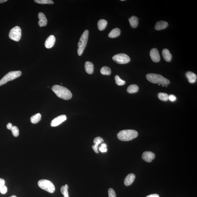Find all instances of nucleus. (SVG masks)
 <instances>
[{
  "mask_svg": "<svg viewBox=\"0 0 197 197\" xmlns=\"http://www.w3.org/2000/svg\"><path fill=\"white\" fill-rule=\"evenodd\" d=\"M52 90L58 97L63 99L68 100L72 98V95L67 88L61 85H56L52 87Z\"/></svg>",
  "mask_w": 197,
  "mask_h": 197,
  "instance_id": "1",
  "label": "nucleus"
},
{
  "mask_svg": "<svg viewBox=\"0 0 197 197\" xmlns=\"http://www.w3.org/2000/svg\"><path fill=\"white\" fill-rule=\"evenodd\" d=\"M138 136V132L134 130H122L117 134V137L118 139L124 141L133 140L137 138Z\"/></svg>",
  "mask_w": 197,
  "mask_h": 197,
  "instance_id": "2",
  "label": "nucleus"
},
{
  "mask_svg": "<svg viewBox=\"0 0 197 197\" xmlns=\"http://www.w3.org/2000/svg\"><path fill=\"white\" fill-rule=\"evenodd\" d=\"M146 77L148 81L154 84L167 85L170 83L168 79L159 74H149L146 75Z\"/></svg>",
  "mask_w": 197,
  "mask_h": 197,
  "instance_id": "3",
  "label": "nucleus"
},
{
  "mask_svg": "<svg viewBox=\"0 0 197 197\" xmlns=\"http://www.w3.org/2000/svg\"><path fill=\"white\" fill-rule=\"evenodd\" d=\"M88 30H86L85 31L81 37L78 43V48L77 49V53L79 56H81L83 54L88 41Z\"/></svg>",
  "mask_w": 197,
  "mask_h": 197,
  "instance_id": "4",
  "label": "nucleus"
},
{
  "mask_svg": "<svg viewBox=\"0 0 197 197\" xmlns=\"http://www.w3.org/2000/svg\"><path fill=\"white\" fill-rule=\"evenodd\" d=\"M22 75L21 71H14L9 72L0 80V86L10 81L18 78Z\"/></svg>",
  "mask_w": 197,
  "mask_h": 197,
  "instance_id": "5",
  "label": "nucleus"
},
{
  "mask_svg": "<svg viewBox=\"0 0 197 197\" xmlns=\"http://www.w3.org/2000/svg\"><path fill=\"white\" fill-rule=\"evenodd\" d=\"M38 186L42 189L46 190L48 193H53L55 190V187L52 182L47 180H41L38 182Z\"/></svg>",
  "mask_w": 197,
  "mask_h": 197,
  "instance_id": "6",
  "label": "nucleus"
},
{
  "mask_svg": "<svg viewBox=\"0 0 197 197\" xmlns=\"http://www.w3.org/2000/svg\"><path fill=\"white\" fill-rule=\"evenodd\" d=\"M22 35V31L20 27L16 26L12 28L10 31L9 37L15 41H19Z\"/></svg>",
  "mask_w": 197,
  "mask_h": 197,
  "instance_id": "7",
  "label": "nucleus"
},
{
  "mask_svg": "<svg viewBox=\"0 0 197 197\" xmlns=\"http://www.w3.org/2000/svg\"><path fill=\"white\" fill-rule=\"evenodd\" d=\"M112 59L117 64H121L128 63L130 61V57L124 53L115 55L112 57Z\"/></svg>",
  "mask_w": 197,
  "mask_h": 197,
  "instance_id": "8",
  "label": "nucleus"
},
{
  "mask_svg": "<svg viewBox=\"0 0 197 197\" xmlns=\"http://www.w3.org/2000/svg\"><path fill=\"white\" fill-rule=\"evenodd\" d=\"M67 116L65 115L58 116L51 121V127L57 126L67 120Z\"/></svg>",
  "mask_w": 197,
  "mask_h": 197,
  "instance_id": "9",
  "label": "nucleus"
},
{
  "mask_svg": "<svg viewBox=\"0 0 197 197\" xmlns=\"http://www.w3.org/2000/svg\"><path fill=\"white\" fill-rule=\"evenodd\" d=\"M150 56L152 60L155 62H159L160 60V57L159 51L156 48L151 49L150 53Z\"/></svg>",
  "mask_w": 197,
  "mask_h": 197,
  "instance_id": "10",
  "label": "nucleus"
},
{
  "mask_svg": "<svg viewBox=\"0 0 197 197\" xmlns=\"http://www.w3.org/2000/svg\"><path fill=\"white\" fill-rule=\"evenodd\" d=\"M155 157L154 153L151 151H145L143 153L142 155V158L147 162H150L152 161Z\"/></svg>",
  "mask_w": 197,
  "mask_h": 197,
  "instance_id": "11",
  "label": "nucleus"
},
{
  "mask_svg": "<svg viewBox=\"0 0 197 197\" xmlns=\"http://www.w3.org/2000/svg\"><path fill=\"white\" fill-rule=\"evenodd\" d=\"M56 41V38L54 35H50L46 39L45 43V47L47 49H50L53 47L54 46L55 43Z\"/></svg>",
  "mask_w": 197,
  "mask_h": 197,
  "instance_id": "12",
  "label": "nucleus"
},
{
  "mask_svg": "<svg viewBox=\"0 0 197 197\" xmlns=\"http://www.w3.org/2000/svg\"><path fill=\"white\" fill-rule=\"evenodd\" d=\"M38 18L39 19L38 22L39 26L41 27L46 26L48 21L45 14L43 12L39 13Z\"/></svg>",
  "mask_w": 197,
  "mask_h": 197,
  "instance_id": "13",
  "label": "nucleus"
},
{
  "mask_svg": "<svg viewBox=\"0 0 197 197\" xmlns=\"http://www.w3.org/2000/svg\"><path fill=\"white\" fill-rule=\"evenodd\" d=\"M103 142H104V140L101 137H97L94 139V140H93V143H94V145L92 146V148H93V151H94L95 153H98V145L101 144V143H103Z\"/></svg>",
  "mask_w": 197,
  "mask_h": 197,
  "instance_id": "14",
  "label": "nucleus"
},
{
  "mask_svg": "<svg viewBox=\"0 0 197 197\" xmlns=\"http://www.w3.org/2000/svg\"><path fill=\"white\" fill-rule=\"evenodd\" d=\"M135 176L133 173H130L126 177L124 181V184L126 186L130 185L133 183L135 179Z\"/></svg>",
  "mask_w": 197,
  "mask_h": 197,
  "instance_id": "15",
  "label": "nucleus"
},
{
  "mask_svg": "<svg viewBox=\"0 0 197 197\" xmlns=\"http://www.w3.org/2000/svg\"><path fill=\"white\" fill-rule=\"evenodd\" d=\"M168 26V22L164 21H160L157 22L155 26V29L157 30H160L164 29L167 28Z\"/></svg>",
  "mask_w": 197,
  "mask_h": 197,
  "instance_id": "16",
  "label": "nucleus"
},
{
  "mask_svg": "<svg viewBox=\"0 0 197 197\" xmlns=\"http://www.w3.org/2000/svg\"><path fill=\"white\" fill-rule=\"evenodd\" d=\"M186 76L188 79V81L190 83H194L196 82L197 76L192 72L189 71L186 73Z\"/></svg>",
  "mask_w": 197,
  "mask_h": 197,
  "instance_id": "17",
  "label": "nucleus"
},
{
  "mask_svg": "<svg viewBox=\"0 0 197 197\" xmlns=\"http://www.w3.org/2000/svg\"><path fill=\"white\" fill-rule=\"evenodd\" d=\"M85 71L87 74H92L93 73L94 70V66L92 63L90 61H86L85 63Z\"/></svg>",
  "mask_w": 197,
  "mask_h": 197,
  "instance_id": "18",
  "label": "nucleus"
},
{
  "mask_svg": "<svg viewBox=\"0 0 197 197\" xmlns=\"http://www.w3.org/2000/svg\"><path fill=\"white\" fill-rule=\"evenodd\" d=\"M162 54L163 58L166 61L169 62L171 61L172 60V55L169 50L167 49H163L162 51Z\"/></svg>",
  "mask_w": 197,
  "mask_h": 197,
  "instance_id": "19",
  "label": "nucleus"
},
{
  "mask_svg": "<svg viewBox=\"0 0 197 197\" xmlns=\"http://www.w3.org/2000/svg\"><path fill=\"white\" fill-rule=\"evenodd\" d=\"M138 20L139 19L136 16H132L129 19L131 26L134 28H136L138 25Z\"/></svg>",
  "mask_w": 197,
  "mask_h": 197,
  "instance_id": "20",
  "label": "nucleus"
},
{
  "mask_svg": "<svg viewBox=\"0 0 197 197\" xmlns=\"http://www.w3.org/2000/svg\"><path fill=\"white\" fill-rule=\"evenodd\" d=\"M121 30L118 28H115L111 31L109 35V37L111 38L117 37L120 35Z\"/></svg>",
  "mask_w": 197,
  "mask_h": 197,
  "instance_id": "21",
  "label": "nucleus"
},
{
  "mask_svg": "<svg viewBox=\"0 0 197 197\" xmlns=\"http://www.w3.org/2000/svg\"><path fill=\"white\" fill-rule=\"evenodd\" d=\"M107 25V22L104 19H101L98 21V30L102 31L105 29Z\"/></svg>",
  "mask_w": 197,
  "mask_h": 197,
  "instance_id": "22",
  "label": "nucleus"
},
{
  "mask_svg": "<svg viewBox=\"0 0 197 197\" xmlns=\"http://www.w3.org/2000/svg\"><path fill=\"white\" fill-rule=\"evenodd\" d=\"M41 115L40 113H37L32 116L30 118L31 122L33 124H36L41 120Z\"/></svg>",
  "mask_w": 197,
  "mask_h": 197,
  "instance_id": "23",
  "label": "nucleus"
},
{
  "mask_svg": "<svg viewBox=\"0 0 197 197\" xmlns=\"http://www.w3.org/2000/svg\"><path fill=\"white\" fill-rule=\"evenodd\" d=\"M139 88L138 85H132L129 86L127 88V92L129 93H134L138 92Z\"/></svg>",
  "mask_w": 197,
  "mask_h": 197,
  "instance_id": "24",
  "label": "nucleus"
},
{
  "mask_svg": "<svg viewBox=\"0 0 197 197\" xmlns=\"http://www.w3.org/2000/svg\"><path fill=\"white\" fill-rule=\"evenodd\" d=\"M68 186L67 185L62 186L61 188V192L62 194L64 195V197H69L68 192Z\"/></svg>",
  "mask_w": 197,
  "mask_h": 197,
  "instance_id": "25",
  "label": "nucleus"
},
{
  "mask_svg": "<svg viewBox=\"0 0 197 197\" xmlns=\"http://www.w3.org/2000/svg\"><path fill=\"white\" fill-rule=\"evenodd\" d=\"M101 72L103 75H109L111 74V69L109 67L104 66L101 68Z\"/></svg>",
  "mask_w": 197,
  "mask_h": 197,
  "instance_id": "26",
  "label": "nucleus"
},
{
  "mask_svg": "<svg viewBox=\"0 0 197 197\" xmlns=\"http://www.w3.org/2000/svg\"><path fill=\"white\" fill-rule=\"evenodd\" d=\"M158 96L161 101H167L168 100L169 95L167 93H160L158 94Z\"/></svg>",
  "mask_w": 197,
  "mask_h": 197,
  "instance_id": "27",
  "label": "nucleus"
},
{
  "mask_svg": "<svg viewBox=\"0 0 197 197\" xmlns=\"http://www.w3.org/2000/svg\"><path fill=\"white\" fill-rule=\"evenodd\" d=\"M116 83L117 85L119 86H122L125 85L126 82L125 81L122 80L120 78V77L118 75H116L115 77Z\"/></svg>",
  "mask_w": 197,
  "mask_h": 197,
  "instance_id": "28",
  "label": "nucleus"
},
{
  "mask_svg": "<svg viewBox=\"0 0 197 197\" xmlns=\"http://www.w3.org/2000/svg\"><path fill=\"white\" fill-rule=\"evenodd\" d=\"M35 2L40 4H53L54 1L51 0H35Z\"/></svg>",
  "mask_w": 197,
  "mask_h": 197,
  "instance_id": "29",
  "label": "nucleus"
},
{
  "mask_svg": "<svg viewBox=\"0 0 197 197\" xmlns=\"http://www.w3.org/2000/svg\"><path fill=\"white\" fill-rule=\"evenodd\" d=\"M12 134L15 137H17L19 135V130L17 126H12Z\"/></svg>",
  "mask_w": 197,
  "mask_h": 197,
  "instance_id": "30",
  "label": "nucleus"
},
{
  "mask_svg": "<svg viewBox=\"0 0 197 197\" xmlns=\"http://www.w3.org/2000/svg\"><path fill=\"white\" fill-rule=\"evenodd\" d=\"M109 197H117L115 191L112 188H109L108 190Z\"/></svg>",
  "mask_w": 197,
  "mask_h": 197,
  "instance_id": "31",
  "label": "nucleus"
},
{
  "mask_svg": "<svg viewBox=\"0 0 197 197\" xmlns=\"http://www.w3.org/2000/svg\"><path fill=\"white\" fill-rule=\"evenodd\" d=\"M7 187L5 185H4V187H2L1 189H0V192L1 193L3 194H4L7 193Z\"/></svg>",
  "mask_w": 197,
  "mask_h": 197,
  "instance_id": "32",
  "label": "nucleus"
},
{
  "mask_svg": "<svg viewBox=\"0 0 197 197\" xmlns=\"http://www.w3.org/2000/svg\"><path fill=\"white\" fill-rule=\"evenodd\" d=\"M168 100L171 101H174L176 100V97L174 95H169Z\"/></svg>",
  "mask_w": 197,
  "mask_h": 197,
  "instance_id": "33",
  "label": "nucleus"
},
{
  "mask_svg": "<svg viewBox=\"0 0 197 197\" xmlns=\"http://www.w3.org/2000/svg\"><path fill=\"white\" fill-rule=\"evenodd\" d=\"M5 185V181L2 179L0 178V189Z\"/></svg>",
  "mask_w": 197,
  "mask_h": 197,
  "instance_id": "34",
  "label": "nucleus"
},
{
  "mask_svg": "<svg viewBox=\"0 0 197 197\" xmlns=\"http://www.w3.org/2000/svg\"><path fill=\"white\" fill-rule=\"evenodd\" d=\"M98 149H99V151L102 153L106 152L107 151V148H103L101 146H100L99 148H98Z\"/></svg>",
  "mask_w": 197,
  "mask_h": 197,
  "instance_id": "35",
  "label": "nucleus"
},
{
  "mask_svg": "<svg viewBox=\"0 0 197 197\" xmlns=\"http://www.w3.org/2000/svg\"><path fill=\"white\" fill-rule=\"evenodd\" d=\"M12 125L10 123H9L7 124V128L9 130H11L12 127Z\"/></svg>",
  "mask_w": 197,
  "mask_h": 197,
  "instance_id": "36",
  "label": "nucleus"
},
{
  "mask_svg": "<svg viewBox=\"0 0 197 197\" xmlns=\"http://www.w3.org/2000/svg\"><path fill=\"white\" fill-rule=\"evenodd\" d=\"M146 197H160L159 195L157 194H153L151 195H148Z\"/></svg>",
  "mask_w": 197,
  "mask_h": 197,
  "instance_id": "37",
  "label": "nucleus"
},
{
  "mask_svg": "<svg viewBox=\"0 0 197 197\" xmlns=\"http://www.w3.org/2000/svg\"><path fill=\"white\" fill-rule=\"evenodd\" d=\"M7 1V0H0V4H2V3L5 2Z\"/></svg>",
  "mask_w": 197,
  "mask_h": 197,
  "instance_id": "38",
  "label": "nucleus"
},
{
  "mask_svg": "<svg viewBox=\"0 0 197 197\" xmlns=\"http://www.w3.org/2000/svg\"><path fill=\"white\" fill-rule=\"evenodd\" d=\"M10 197H17V196H16L15 195H12V196H11Z\"/></svg>",
  "mask_w": 197,
  "mask_h": 197,
  "instance_id": "39",
  "label": "nucleus"
},
{
  "mask_svg": "<svg viewBox=\"0 0 197 197\" xmlns=\"http://www.w3.org/2000/svg\"><path fill=\"white\" fill-rule=\"evenodd\" d=\"M121 1H125V0H121Z\"/></svg>",
  "mask_w": 197,
  "mask_h": 197,
  "instance_id": "40",
  "label": "nucleus"
},
{
  "mask_svg": "<svg viewBox=\"0 0 197 197\" xmlns=\"http://www.w3.org/2000/svg\"><path fill=\"white\" fill-rule=\"evenodd\" d=\"M158 85H160V84H158Z\"/></svg>",
  "mask_w": 197,
  "mask_h": 197,
  "instance_id": "41",
  "label": "nucleus"
}]
</instances>
